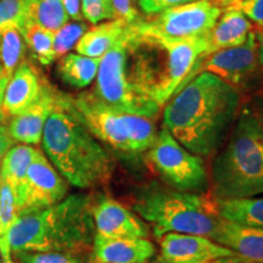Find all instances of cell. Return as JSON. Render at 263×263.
<instances>
[{"mask_svg": "<svg viewBox=\"0 0 263 263\" xmlns=\"http://www.w3.org/2000/svg\"><path fill=\"white\" fill-rule=\"evenodd\" d=\"M239 88L201 72L163 105L164 129L199 157L215 155L240 112Z\"/></svg>", "mask_w": 263, "mask_h": 263, "instance_id": "6da1fadb", "label": "cell"}, {"mask_svg": "<svg viewBox=\"0 0 263 263\" xmlns=\"http://www.w3.org/2000/svg\"><path fill=\"white\" fill-rule=\"evenodd\" d=\"M126 73L132 87L161 107L207 55L206 37L167 39L137 33L128 25Z\"/></svg>", "mask_w": 263, "mask_h": 263, "instance_id": "7a4b0ae2", "label": "cell"}, {"mask_svg": "<svg viewBox=\"0 0 263 263\" xmlns=\"http://www.w3.org/2000/svg\"><path fill=\"white\" fill-rule=\"evenodd\" d=\"M41 143L52 166L76 188H98L112 178V156L76 116L68 95L60 93L58 106L45 123Z\"/></svg>", "mask_w": 263, "mask_h": 263, "instance_id": "3957f363", "label": "cell"}, {"mask_svg": "<svg viewBox=\"0 0 263 263\" xmlns=\"http://www.w3.org/2000/svg\"><path fill=\"white\" fill-rule=\"evenodd\" d=\"M91 197L87 194H72L52 206L18 213L9 233L11 254L16 251L90 254L95 235Z\"/></svg>", "mask_w": 263, "mask_h": 263, "instance_id": "277c9868", "label": "cell"}, {"mask_svg": "<svg viewBox=\"0 0 263 263\" xmlns=\"http://www.w3.org/2000/svg\"><path fill=\"white\" fill-rule=\"evenodd\" d=\"M210 189L213 199L263 195V122L251 107L240 108L228 141L215 156Z\"/></svg>", "mask_w": 263, "mask_h": 263, "instance_id": "5b68a950", "label": "cell"}, {"mask_svg": "<svg viewBox=\"0 0 263 263\" xmlns=\"http://www.w3.org/2000/svg\"><path fill=\"white\" fill-rule=\"evenodd\" d=\"M133 211L149 223L157 239L168 233L212 239L221 222L213 200L200 194L179 192L157 182H151L138 190Z\"/></svg>", "mask_w": 263, "mask_h": 263, "instance_id": "8992f818", "label": "cell"}, {"mask_svg": "<svg viewBox=\"0 0 263 263\" xmlns=\"http://www.w3.org/2000/svg\"><path fill=\"white\" fill-rule=\"evenodd\" d=\"M126 60L127 35L124 32L120 41L101 58L94 94L114 110L154 120L161 106L132 87L126 73Z\"/></svg>", "mask_w": 263, "mask_h": 263, "instance_id": "52a82bcc", "label": "cell"}, {"mask_svg": "<svg viewBox=\"0 0 263 263\" xmlns=\"http://www.w3.org/2000/svg\"><path fill=\"white\" fill-rule=\"evenodd\" d=\"M145 154L164 185L200 195H206L210 190V177L201 157L185 149L164 128H161L156 141Z\"/></svg>", "mask_w": 263, "mask_h": 263, "instance_id": "ba28073f", "label": "cell"}, {"mask_svg": "<svg viewBox=\"0 0 263 263\" xmlns=\"http://www.w3.org/2000/svg\"><path fill=\"white\" fill-rule=\"evenodd\" d=\"M72 111L100 143L111 147L127 160L138 156L133 146V126L137 115L123 114L107 106L94 91L76 97L68 95Z\"/></svg>", "mask_w": 263, "mask_h": 263, "instance_id": "9c48e42d", "label": "cell"}, {"mask_svg": "<svg viewBox=\"0 0 263 263\" xmlns=\"http://www.w3.org/2000/svg\"><path fill=\"white\" fill-rule=\"evenodd\" d=\"M222 14L215 0H199L168 9L153 18L140 20L129 26L137 33L167 39H194L206 37Z\"/></svg>", "mask_w": 263, "mask_h": 263, "instance_id": "30bf717a", "label": "cell"}, {"mask_svg": "<svg viewBox=\"0 0 263 263\" xmlns=\"http://www.w3.org/2000/svg\"><path fill=\"white\" fill-rule=\"evenodd\" d=\"M258 68L257 38L256 32L252 31L244 44L215 51L199 59L178 89L201 72H210L238 88L245 84Z\"/></svg>", "mask_w": 263, "mask_h": 263, "instance_id": "8fae6325", "label": "cell"}, {"mask_svg": "<svg viewBox=\"0 0 263 263\" xmlns=\"http://www.w3.org/2000/svg\"><path fill=\"white\" fill-rule=\"evenodd\" d=\"M95 234L111 239H139L149 236V227L128 207L106 195L91 197Z\"/></svg>", "mask_w": 263, "mask_h": 263, "instance_id": "7c38bea8", "label": "cell"}, {"mask_svg": "<svg viewBox=\"0 0 263 263\" xmlns=\"http://www.w3.org/2000/svg\"><path fill=\"white\" fill-rule=\"evenodd\" d=\"M68 185L64 177L41 150H37L27 172L26 199L18 213L35 211L60 202L67 196Z\"/></svg>", "mask_w": 263, "mask_h": 263, "instance_id": "4fadbf2b", "label": "cell"}, {"mask_svg": "<svg viewBox=\"0 0 263 263\" xmlns=\"http://www.w3.org/2000/svg\"><path fill=\"white\" fill-rule=\"evenodd\" d=\"M159 240L160 256L171 263H213L239 257L230 249L202 235L168 233Z\"/></svg>", "mask_w": 263, "mask_h": 263, "instance_id": "5bb4252c", "label": "cell"}, {"mask_svg": "<svg viewBox=\"0 0 263 263\" xmlns=\"http://www.w3.org/2000/svg\"><path fill=\"white\" fill-rule=\"evenodd\" d=\"M59 98L60 91L55 90L50 84L44 82L37 100L27 110L10 121L8 128L15 143L26 145L41 144L45 123L58 106Z\"/></svg>", "mask_w": 263, "mask_h": 263, "instance_id": "9a60e30c", "label": "cell"}, {"mask_svg": "<svg viewBox=\"0 0 263 263\" xmlns=\"http://www.w3.org/2000/svg\"><path fill=\"white\" fill-rule=\"evenodd\" d=\"M156 257V246L147 238L111 239L95 234L91 263H149Z\"/></svg>", "mask_w": 263, "mask_h": 263, "instance_id": "2e32d148", "label": "cell"}, {"mask_svg": "<svg viewBox=\"0 0 263 263\" xmlns=\"http://www.w3.org/2000/svg\"><path fill=\"white\" fill-rule=\"evenodd\" d=\"M43 84L37 70L28 61H22L6 85L3 101L5 118L16 117L27 110L39 98Z\"/></svg>", "mask_w": 263, "mask_h": 263, "instance_id": "e0dca14e", "label": "cell"}, {"mask_svg": "<svg viewBox=\"0 0 263 263\" xmlns=\"http://www.w3.org/2000/svg\"><path fill=\"white\" fill-rule=\"evenodd\" d=\"M212 240L249 263H263V229L238 226L221 218Z\"/></svg>", "mask_w": 263, "mask_h": 263, "instance_id": "ac0fdd59", "label": "cell"}, {"mask_svg": "<svg viewBox=\"0 0 263 263\" xmlns=\"http://www.w3.org/2000/svg\"><path fill=\"white\" fill-rule=\"evenodd\" d=\"M251 32V22L240 10L234 6L223 9L216 25L207 35V55L244 44Z\"/></svg>", "mask_w": 263, "mask_h": 263, "instance_id": "d6986e66", "label": "cell"}, {"mask_svg": "<svg viewBox=\"0 0 263 263\" xmlns=\"http://www.w3.org/2000/svg\"><path fill=\"white\" fill-rule=\"evenodd\" d=\"M38 149L26 144H16L10 147L0 164V179L14 194L17 212L22 209L27 189V172Z\"/></svg>", "mask_w": 263, "mask_h": 263, "instance_id": "ffe728a7", "label": "cell"}, {"mask_svg": "<svg viewBox=\"0 0 263 263\" xmlns=\"http://www.w3.org/2000/svg\"><path fill=\"white\" fill-rule=\"evenodd\" d=\"M128 27L123 20L114 18L87 29L76 44L77 54L88 58L101 59L106 52L120 41Z\"/></svg>", "mask_w": 263, "mask_h": 263, "instance_id": "44dd1931", "label": "cell"}, {"mask_svg": "<svg viewBox=\"0 0 263 263\" xmlns=\"http://www.w3.org/2000/svg\"><path fill=\"white\" fill-rule=\"evenodd\" d=\"M217 215L234 224L263 229V195L241 199H213Z\"/></svg>", "mask_w": 263, "mask_h": 263, "instance_id": "7402d4cb", "label": "cell"}, {"mask_svg": "<svg viewBox=\"0 0 263 263\" xmlns=\"http://www.w3.org/2000/svg\"><path fill=\"white\" fill-rule=\"evenodd\" d=\"M101 59L88 58L81 54H66L58 66L59 74L66 84L83 89L97 78Z\"/></svg>", "mask_w": 263, "mask_h": 263, "instance_id": "603a6c76", "label": "cell"}, {"mask_svg": "<svg viewBox=\"0 0 263 263\" xmlns=\"http://www.w3.org/2000/svg\"><path fill=\"white\" fill-rule=\"evenodd\" d=\"M62 0H28L26 24H33L57 32L68 22Z\"/></svg>", "mask_w": 263, "mask_h": 263, "instance_id": "cb8c5ba5", "label": "cell"}, {"mask_svg": "<svg viewBox=\"0 0 263 263\" xmlns=\"http://www.w3.org/2000/svg\"><path fill=\"white\" fill-rule=\"evenodd\" d=\"M26 44L17 27H8L0 33V66L9 80L25 57Z\"/></svg>", "mask_w": 263, "mask_h": 263, "instance_id": "d4e9b609", "label": "cell"}, {"mask_svg": "<svg viewBox=\"0 0 263 263\" xmlns=\"http://www.w3.org/2000/svg\"><path fill=\"white\" fill-rule=\"evenodd\" d=\"M21 33L26 47L42 65H50L57 60L54 51L55 32L43 28L41 26L28 24L24 26Z\"/></svg>", "mask_w": 263, "mask_h": 263, "instance_id": "484cf974", "label": "cell"}, {"mask_svg": "<svg viewBox=\"0 0 263 263\" xmlns=\"http://www.w3.org/2000/svg\"><path fill=\"white\" fill-rule=\"evenodd\" d=\"M17 216L18 212L14 194L2 180V185H0V257L2 258L11 256V250L9 246V233Z\"/></svg>", "mask_w": 263, "mask_h": 263, "instance_id": "4316f807", "label": "cell"}, {"mask_svg": "<svg viewBox=\"0 0 263 263\" xmlns=\"http://www.w3.org/2000/svg\"><path fill=\"white\" fill-rule=\"evenodd\" d=\"M17 263H85L82 254L54 251H16L11 254Z\"/></svg>", "mask_w": 263, "mask_h": 263, "instance_id": "83f0119b", "label": "cell"}, {"mask_svg": "<svg viewBox=\"0 0 263 263\" xmlns=\"http://www.w3.org/2000/svg\"><path fill=\"white\" fill-rule=\"evenodd\" d=\"M87 31V25L80 21L67 22L54 35V51L58 58L65 57L71 49H73L82 35Z\"/></svg>", "mask_w": 263, "mask_h": 263, "instance_id": "f1b7e54d", "label": "cell"}, {"mask_svg": "<svg viewBox=\"0 0 263 263\" xmlns=\"http://www.w3.org/2000/svg\"><path fill=\"white\" fill-rule=\"evenodd\" d=\"M28 0H0V33L8 27L24 28L27 20Z\"/></svg>", "mask_w": 263, "mask_h": 263, "instance_id": "f546056e", "label": "cell"}, {"mask_svg": "<svg viewBox=\"0 0 263 263\" xmlns=\"http://www.w3.org/2000/svg\"><path fill=\"white\" fill-rule=\"evenodd\" d=\"M81 12L93 25L116 18L112 0H81Z\"/></svg>", "mask_w": 263, "mask_h": 263, "instance_id": "4dcf8cb0", "label": "cell"}, {"mask_svg": "<svg viewBox=\"0 0 263 263\" xmlns=\"http://www.w3.org/2000/svg\"><path fill=\"white\" fill-rule=\"evenodd\" d=\"M140 11L147 16H155L168 9L177 8L199 0H137Z\"/></svg>", "mask_w": 263, "mask_h": 263, "instance_id": "1f68e13d", "label": "cell"}, {"mask_svg": "<svg viewBox=\"0 0 263 263\" xmlns=\"http://www.w3.org/2000/svg\"><path fill=\"white\" fill-rule=\"evenodd\" d=\"M258 27L263 28V0H241L233 5Z\"/></svg>", "mask_w": 263, "mask_h": 263, "instance_id": "d6a6232c", "label": "cell"}, {"mask_svg": "<svg viewBox=\"0 0 263 263\" xmlns=\"http://www.w3.org/2000/svg\"><path fill=\"white\" fill-rule=\"evenodd\" d=\"M133 3V0H112L116 18L123 20L128 25L137 21L139 15H138V11L134 8Z\"/></svg>", "mask_w": 263, "mask_h": 263, "instance_id": "836d02e7", "label": "cell"}, {"mask_svg": "<svg viewBox=\"0 0 263 263\" xmlns=\"http://www.w3.org/2000/svg\"><path fill=\"white\" fill-rule=\"evenodd\" d=\"M12 145H15V141L10 136L9 128L0 124V164H2L3 159Z\"/></svg>", "mask_w": 263, "mask_h": 263, "instance_id": "e575fe53", "label": "cell"}, {"mask_svg": "<svg viewBox=\"0 0 263 263\" xmlns=\"http://www.w3.org/2000/svg\"><path fill=\"white\" fill-rule=\"evenodd\" d=\"M62 3H64L68 17H71L73 21H81L83 18L81 12V0H62Z\"/></svg>", "mask_w": 263, "mask_h": 263, "instance_id": "d590c367", "label": "cell"}, {"mask_svg": "<svg viewBox=\"0 0 263 263\" xmlns=\"http://www.w3.org/2000/svg\"><path fill=\"white\" fill-rule=\"evenodd\" d=\"M8 82H9V77L4 73L2 66H0V123L4 122L6 120L4 116V112H3V101H4V94H5L6 85H8Z\"/></svg>", "mask_w": 263, "mask_h": 263, "instance_id": "8d00e7d4", "label": "cell"}, {"mask_svg": "<svg viewBox=\"0 0 263 263\" xmlns=\"http://www.w3.org/2000/svg\"><path fill=\"white\" fill-rule=\"evenodd\" d=\"M257 38V47H258V64L261 70L263 71V29L261 32L256 33Z\"/></svg>", "mask_w": 263, "mask_h": 263, "instance_id": "74e56055", "label": "cell"}, {"mask_svg": "<svg viewBox=\"0 0 263 263\" xmlns=\"http://www.w3.org/2000/svg\"><path fill=\"white\" fill-rule=\"evenodd\" d=\"M256 112H257L263 122V94L259 95L257 98V101H256Z\"/></svg>", "mask_w": 263, "mask_h": 263, "instance_id": "f35d334b", "label": "cell"}, {"mask_svg": "<svg viewBox=\"0 0 263 263\" xmlns=\"http://www.w3.org/2000/svg\"><path fill=\"white\" fill-rule=\"evenodd\" d=\"M215 2L219 6H221L222 10H223L226 8H229V6H233L234 4H236V3L241 2V0H215Z\"/></svg>", "mask_w": 263, "mask_h": 263, "instance_id": "ab89813d", "label": "cell"}, {"mask_svg": "<svg viewBox=\"0 0 263 263\" xmlns=\"http://www.w3.org/2000/svg\"><path fill=\"white\" fill-rule=\"evenodd\" d=\"M235 258V257H234ZM230 259L232 258H227V259H222V261H218V262H213V263H228ZM151 263H171L168 261H166V259H163L161 256H156L155 258L151 259Z\"/></svg>", "mask_w": 263, "mask_h": 263, "instance_id": "60d3db41", "label": "cell"}, {"mask_svg": "<svg viewBox=\"0 0 263 263\" xmlns=\"http://www.w3.org/2000/svg\"><path fill=\"white\" fill-rule=\"evenodd\" d=\"M2 263H17V262L12 258V255H11V256H8V257L2 258Z\"/></svg>", "mask_w": 263, "mask_h": 263, "instance_id": "b9f144b4", "label": "cell"}, {"mask_svg": "<svg viewBox=\"0 0 263 263\" xmlns=\"http://www.w3.org/2000/svg\"><path fill=\"white\" fill-rule=\"evenodd\" d=\"M228 263H249V262L244 261V259H242L241 257H235V258L230 259V261H229Z\"/></svg>", "mask_w": 263, "mask_h": 263, "instance_id": "7bdbcfd3", "label": "cell"}, {"mask_svg": "<svg viewBox=\"0 0 263 263\" xmlns=\"http://www.w3.org/2000/svg\"><path fill=\"white\" fill-rule=\"evenodd\" d=\"M0 185H2V179H0Z\"/></svg>", "mask_w": 263, "mask_h": 263, "instance_id": "ee69618b", "label": "cell"}, {"mask_svg": "<svg viewBox=\"0 0 263 263\" xmlns=\"http://www.w3.org/2000/svg\"><path fill=\"white\" fill-rule=\"evenodd\" d=\"M0 263H2V257H0Z\"/></svg>", "mask_w": 263, "mask_h": 263, "instance_id": "f6af8a7d", "label": "cell"}, {"mask_svg": "<svg viewBox=\"0 0 263 263\" xmlns=\"http://www.w3.org/2000/svg\"><path fill=\"white\" fill-rule=\"evenodd\" d=\"M133 2H137V0H133Z\"/></svg>", "mask_w": 263, "mask_h": 263, "instance_id": "bcb514c9", "label": "cell"}]
</instances>
